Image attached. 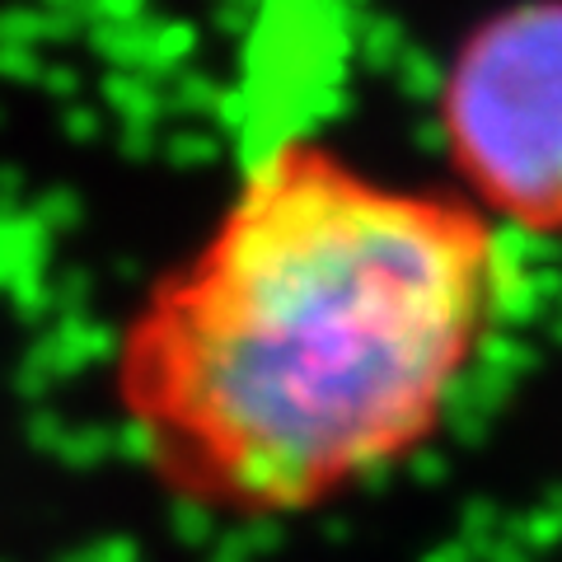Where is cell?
Here are the masks:
<instances>
[{
	"instance_id": "6da1fadb",
	"label": "cell",
	"mask_w": 562,
	"mask_h": 562,
	"mask_svg": "<svg viewBox=\"0 0 562 562\" xmlns=\"http://www.w3.org/2000/svg\"><path fill=\"white\" fill-rule=\"evenodd\" d=\"M516 291L512 235L464 192L268 132L122 310L109 413L179 512L310 520L441 441Z\"/></svg>"
},
{
	"instance_id": "7a4b0ae2",
	"label": "cell",
	"mask_w": 562,
	"mask_h": 562,
	"mask_svg": "<svg viewBox=\"0 0 562 562\" xmlns=\"http://www.w3.org/2000/svg\"><path fill=\"white\" fill-rule=\"evenodd\" d=\"M436 127L454 192L506 235L562 239V0H516L464 33Z\"/></svg>"
}]
</instances>
